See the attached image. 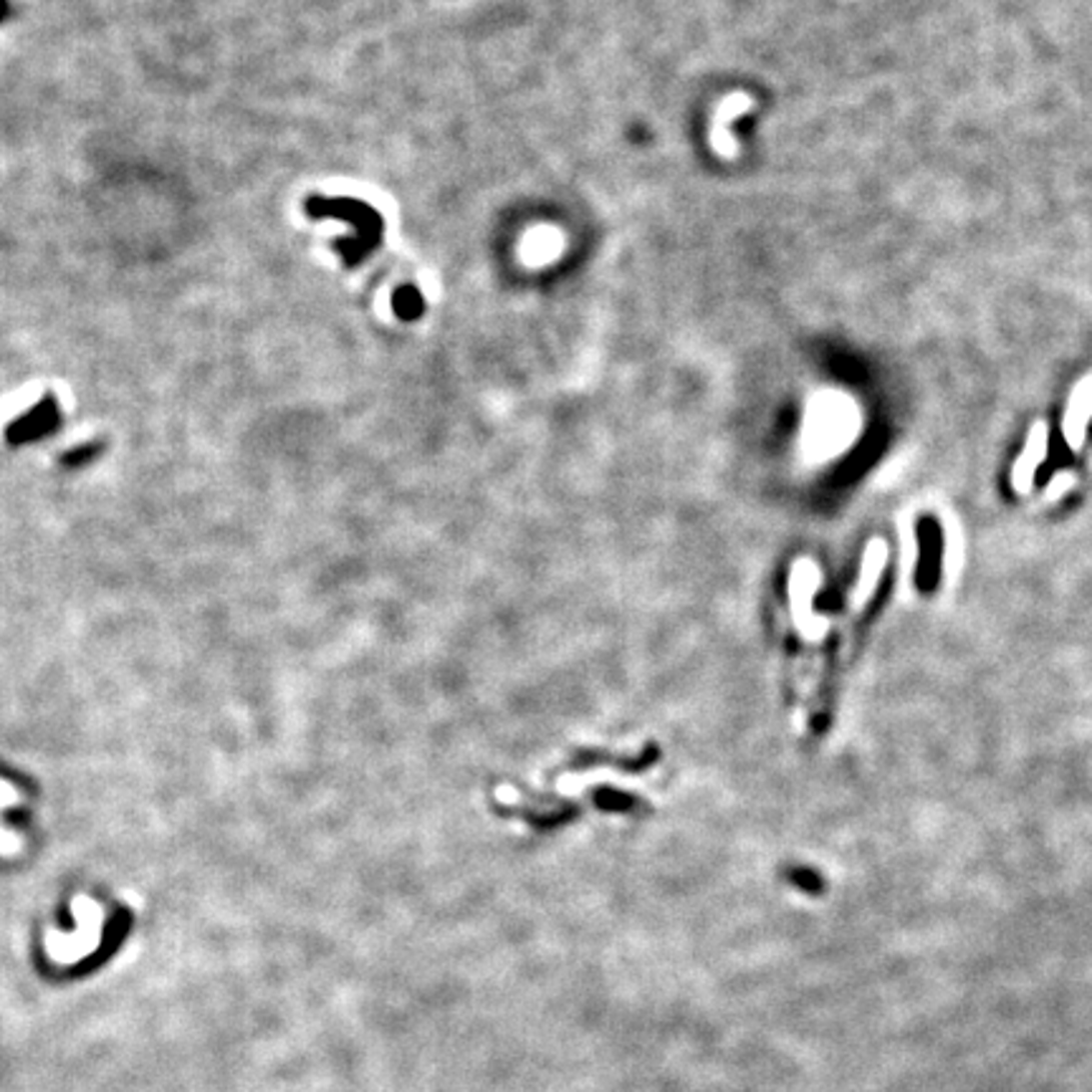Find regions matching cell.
Here are the masks:
<instances>
[{
	"label": "cell",
	"instance_id": "obj_2",
	"mask_svg": "<svg viewBox=\"0 0 1092 1092\" xmlns=\"http://www.w3.org/2000/svg\"><path fill=\"white\" fill-rule=\"evenodd\" d=\"M536 800L541 802V807L495 805V815L518 817V820L528 822L536 832H552L557 827L567 825V822L577 820L582 815V807L587 805H595L603 812H635L633 807H643L638 797L623 794L613 787H595L585 800H552V797H536Z\"/></svg>",
	"mask_w": 1092,
	"mask_h": 1092
},
{
	"label": "cell",
	"instance_id": "obj_4",
	"mask_svg": "<svg viewBox=\"0 0 1092 1092\" xmlns=\"http://www.w3.org/2000/svg\"><path fill=\"white\" fill-rule=\"evenodd\" d=\"M653 759H656V752L651 754H645L640 762H630V759H620V757H613V754H605V752H577L575 757H572V762L567 764V769L570 772H585V769H592V767H598V764H615V767H620L623 772H640V769L645 767V764H651Z\"/></svg>",
	"mask_w": 1092,
	"mask_h": 1092
},
{
	"label": "cell",
	"instance_id": "obj_7",
	"mask_svg": "<svg viewBox=\"0 0 1092 1092\" xmlns=\"http://www.w3.org/2000/svg\"><path fill=\"white\" fill-rule=\"evenodd\" d=\"M54 422H56V407L51 405V402H46V405H38L36 410L26 417V420L18 422V435L21 437L43 435V432L48 430V425H54Z\"/></svg>",
	"mask_w": 1092,
	"mask_h": 1092
},
{
	"label": "cell",
	"instance_id": "obj_5",
	"mask_svg": "<svg viewBox=\"0 0 1092 1092\" xmlns=\"http://www.w3.org/2000/svg\"><path fill=\"white\" fill-rule=\"evenodd\" d=\"M1045 442H1047V427L1045 422H1037L1034 425V430L1029 432V442H1027V450H1024V455L1019 458V465H1017V483L1019 488H1024V483L1029 480V475H1032L1034 465L1042 460V455H1045Z\"/></svg>",
	"mask_w": 1092,
	"mask_h": 1092
},
{
	"label": "cell",
	"instance_id": "obj_3",
	"mask_svg": "<svg viewBox=\"0 0 1092 1092\" xmlns=\"http://www.w3.org/2000/svg\"><path fill=\"white\" fill-rule=\"evenodd\" d=\"M1092 412V374H1087L1075 392L1070 394V405L1065 415V435L1072 448H1080L1082 435H1085V422Z\"/></svg>",
	"mask_w": 1092,
	"mask_h": 1092
},
{
	"label": "cell",
	"instance_id": "obj_8",
	"mask_svg": "<svg viewBox=\"0 0 1092 1092\" xmlns=\"http://www.w3.org/2000/svg\"><path fill=\"white\" fill-rule=\"evenodd\" d=\"M6 8H8L6 0H0V21H3V18H6Z\"/></svg>",
	"mask_w": 1092,
	"mask_h": 1092
},
{
	"label": "cell",
	"instance_id": "obj_1",
	"mask_svg": "<svg viewBox=\"0 0 1092 1092\" xmlns=\"http://www.w3.org/2000/svg\"><path fill=\"white\" fill-rule=\"evenodd\" d=\"M309 218H336L346 223L349 235L336 240L341 261L349 268L367 261L384 238V220L372 205L362 203L357 197H309L304 205Z\"/></svg>",
	"mask_w": 1092,
	"mask_h": 1092
},
{
	"label": "cell",
	"instance_id": "obj_6",
	"mask_svg": "<svg viewBox=\"0 0 1092 1092\" xmlns=\"http://www.w3.org/2000/svg\"><path fill=\"white\" fill-rule=\"evenodd\" d=\"M392 306H394V314L400 316V319L405 321L420 319L422 311H425V296H422L417 286L405 283V286H400L397 291H394Z\"/></svg>",
	"mask_w": 1092,
	"mask_h": 1092
}]
</instances>
